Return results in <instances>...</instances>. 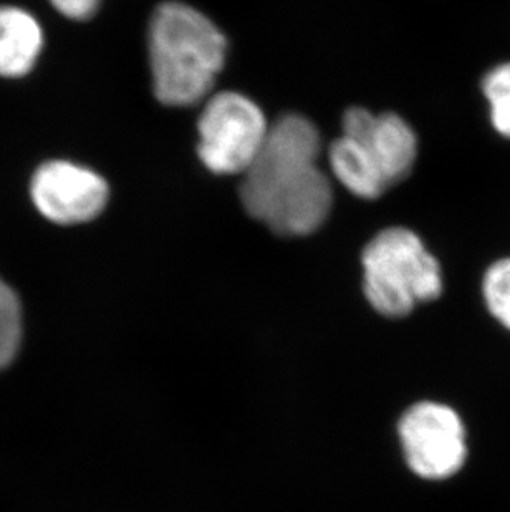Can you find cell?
Wrapping results in <instances>:
<instances>
[{
	"label": "cell",
	"mask_w": 510,
	"mask_h": 512,
	"mask_svg": "<svg viewBox=\"0 0 510 512\" xmlns=\"http://www.w3.org/2000/svg\"><path fill=\"white\" fill-rule=\"evenodd\" d=\"M482 294L492 317L510 332V259L489 267L482 282Z\"/></svg>",
	"instance_id": "10"
},
{
	"label": "cell",
	"mask_w": 510,
	"mask_h": 512,
	"mask_svg": "<svg viewBox=\"0 0 510 512\" xmlns=\"http://www.w3.org/2000/svg\"><path fill=\"white\" fill-rule=\"evenodd\" d=\"M363 289L371 307L390 319L411 314L443 294V272L413 231H381L365 247Z\"/></svg>",
	"instance_id": "4"
},
{
	"label": "cell",
	"mask_w": 510,
	"mask_h": 512,
	"mask_svg": "<svg viewBox=\"0 0 510 512\" xmlns=\"http://www.w3.org/2000/svg\"><path fill=\"white\" fill-rule=\"evenodd\" d=\"M22 339V309L19 297L0 279V370L7 367Z\"/></svg>",
	"instance_id": "9"
},
{
	"label": "cell",
	"mask_w": 510,
	"mask_h": 512,
	"mask_svg": "<svg viewBox=\"0 0 510 512\" xmlns=\"http://www.w3.org/2000/svg\"><path fill=\"white\" fill-rule=\"evenodd\" d=\"M482 90L491 107L492 125L502 136L510 138V63L487 73Z\"/></svg>",
	"instance_id": "11"
},
{
	"label": "cell",
	"mask_w": 510,
	"mask_h": 512,
	"mask_svg": "<svg viewBox=\"0 0 510 512\" xmlns=\"http://www.w3.org/2000/svg\"><path fill=\"white\" fill-rule=\"evenodd\" d=\"M418 140L395 113L350 108L343 135L333 141L328 161L335 178L357 198L378 199L413 171Z\"/></svg>",
	"instance_id": "3"
},
{
	"label": "cell",
	"mask_w": 510,
	"mask_h": 512,
	"mask_svg": "<svg viewBox=\"0 0 510 512\" xmlns=\"http://www.w3.org/2000/svg\"><path fill=\"white\" fill-rule=\"evenodd\" d=\"M406 464L429 481L453 478L467 461V431L458 411L438 401L409 406L398 425Z\"/></svg>",
	"instance_id": "6"
},
{
	"label": "cell",
	"mask_w": 510,
	"mask_h": 512,
	"mask_svg": "<svg viewBox=\"0 0 510 512\" xmlns=\"http://www.w3.org/2000/svg\"><path fill=\"white\" fill-rule=\"evenodd\" d=\"M44 45L39 22L25 10L0 5V77H22L32 70Z\"/></svg>",
	"instance_id": "8"
},
{
	"label": "cell",
	"mask_w": 510,
	"mask_h": 512,
	"mask_svg": "<svg viewBox=\"0 0 510 512\" xmlns=\"http://www.w3.org/2000/svg\"><path fill=\"white\" fill-rule=\"evenodd\" d=\"M199 158L216 174H244L259 155L269 125L241 93L222 92L206 102L198 121Z\"/></svg>",
	"instance_id": "5"
},
{
	"label": "cell",
	"mask_w": 510,
	"mask_h": 512,
	"mask_svg": "<svg viewBox=\"0 0 510 512\" xmlns=\"http://www.w3.org/2000/svg\"><path fill=\"white\" fill-rule=\"evenodd\" d=\"M110 189L95 171L68 161L40 166L32 179V199L45 218L57 224L92 221L108 203Z\"/></svg>",
	"instance_id": "7"
},
{
	"label": "cell",
	"mask_w": 510,
	"mask_h": 512,
	"mask_svg": "<svg viewBox=\"0 0 510 512\" xmlns=\"http://www.w3.org/2000/svg\"><path fill=\"white\" fill-rule=\"evenodd\" d=\"M50 2L68 19L87 20L97 14L102 0H50Z\"/></svg>",
	"instance_id": "12"
},
{
	"label": "cell",
	"mask_w": 510,
	"mask_h": 512,
	"mask_svg": "<svg viewBox=\"0 0 510 512\" xmlns=\"http://www.w3.org/2000/svg\"><path fill=\"white\" fill-rule=\"evenodd\" d=\"M226 37L206 15L164 2L150 24L154 95L169 107H193L211 93L226 62Z\"/></svg>",
	"instance_id": "2"
},
{
	"label": "cell",
	"mask_w": 510,
	"mask_h": 512,
	"mask_svg": "<svg viewBox=\"0 0 510 512\" xmlns=\"http://www.w3.org/2000/svg\"><path fill=\"white\" fill-rule=\"evenodd\" d=\"M320 150V133L305 116L285 115L270 125L242 179L241 201L247 213L279 236L317 231L333 204L332 184L318 166Z\"/></svg>",
	"instance_id": "1"
}]
</instances>
